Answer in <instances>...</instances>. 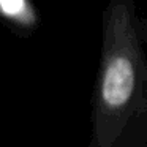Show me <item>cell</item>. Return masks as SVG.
Returning a JSON list of instances; mask_svg holds the SVG:
<instances>
[{
	"mask_svg": "<svg viewBox=\"0 0 147 147\" xmlns=\"http://www.w3.org/2000/svg\"><path fill=\"white\" fill-rule=\"evenodd\" d=\"M146 65L131 0H109L103 22V48L93 96V133L100 147L120 136L138 109Z\"/></svg>",
	"mask_w": 147,
	"mask_h": 147,
	"instance_id": "6da1fadb",
	"label": "cell"
},
{
	"mask_svg": "<svg viewBox=\"0 0 147 147\" xmlns=\"http://www.w3.org/2000/svg\"><path fill=\"white\" fill-rule=\"evenodd\" d=\"M0 11L10 24L24 30L35 29L40 22V14L32 0H0Z\"/></svg>",
	"mask_w": 147,
	"mask_h": 147,
	"instance_id": "7a4b0ae2",
	"label": "cell"
}]
</instances>
